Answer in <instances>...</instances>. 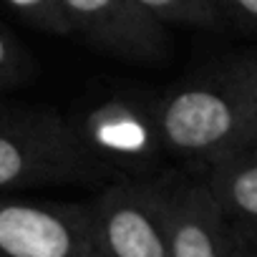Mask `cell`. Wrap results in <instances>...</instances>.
<instances>
[{
  "instance_id": "ba28073f",
  "label": "cell",
  "mask_w": 257,
  "mask_h": 257,
  "mask_svg": "<svg viewBox=\"0 0 257 257\" xmlns=\"http://www.w3.org/2000/svg\"><path fill=\"white\" fill-rule=\"evenodd\" d=\"M199 179L232 224L257 232V144L209 167Z\"/></svg>"
},
{
  "instance_id": "7c38bea8",
  "label": "cell",
  "mask_w": 257,
  "mask_h": 257,
  "mask_svg": "<svg viewBox=\"0 0 257 257\" xmlns=\"http://www.w3.org/2000/svg\"><path fill=\"white\" fill-rule=\"evenodd\" d=\"M214 3L219 6L224 21L257 33V0H214Z\"/></svg>"
},
{
  "instance_id": "3957f363",
  "label": "cell",
  "mask_w": 257,
  "mask_h": 257,
  "mask_svg": "<svg viewBox=\"0 0 257 257\" xmlns=\"http://www.w3.org/2000/svg\"><path fill=\"white\" fill-rule=\"evenodd\" d=\"M51 184H106L73 118L56 111L0 113V192Z\"/></svg>"
},
{
  "instance_id": "8fae6325",
  "label": "cell",
  "mask_w": 257,
  "mask_h": 257,
  "mask_svg": "<svg viewBox=\"0 0 257 257\" xmlns=\"http://www.w3.org/2000/svg\"><path fill=\"white\" fill-rule=\"evenodd\" d=\"M31 56L21 48V43L0 28V88L16 86L31 73Z\"/></svg>"
},
{
  "instance_id": "52a82bcc",
  "label": "cell",
  "mask_w": 257,
  "mask_h": 257,
  "mask_svg": "<svg viewBox=\"0 0 257 257\" xmlns=\"http://www.w3.org/2000/svg\"><path fill=\"white\" fill-rule=\"evenodd\" d=\"M73 33L96 48L132 63H162L172 41L164 23L137 0H63Z\"/></svg>"
},
{
  "instance_id": "9c48e42d",
  "label": "cell",
  "mask_w": 257,
  "mask_h": 257,
  "mask_svg": "<svg viewBox=\"0 0 257 257\" xmlns=\"http://www.w3.org/2000/svg\"><path fill=\"white\" fill-rule=\"evenodd\" d=\"M137 3L167 28L184 26L217 31L227 23L214 0H137Z\"/></svg>"
},
{
  "instance_id": "4fadbf2b",
  "label": "cell",
  "mask_w": 257,
  "mask_h": 257,
  "mask_svg": "<svg viewBox=\"0 0 257 257\" xmlns=\"http://www.w3.org/2000/svg\"><path fill=\"white\" fill-rule=\"evenodd\" d=\"M234 227H237V224H234ZM237 232H239V237H242V244H244L247 257H257V232H249V229H242V227H237Z\"/></svg>"
},
{
  "instance_id": "277c9868",
  "label": "cell",
  "mask_w": 257,
  "mask_h": 257,
  "mask_svg": "<svg viewBox=\"0 0 257 257\" xmlns=\"http://www.w3.org/2000/svg\"><path fill=\"white\" fill-rule=\"evenodd\" d=\"M86 204L103 257H169L159 174L106 182Z\"/></svg>"
},
{
  "instance_id": "6da1fadb",
  "label": "cell",
  "mask_w": 257,
  "mask_h": 257,
  "mask_svg": "<svg viewBox=\"0 0 257 257\" xmlns=\"http://www.w3.org/2000/svg\"><path fill=\"white\" fill-rule=\"evenodd\" d=\"M167 157L189 174L257 144V58L229 61L157 93Z\"/></svg>"
},
{
  "instance_id": "5b68a950",
  "label": "cell",
  "mask_w": 257,
  "mask_h": 257,
  "mask_svg": "<svg viewBox=\"0 0 257 257\" xmlns=\"http://www.w3.org/2000/svg\"><path fill=\"white\" fill-rule=\"evenodd\" d=\"M0 257H103L88 204L0 194Z\"/></svg>"
},
{
  "instance_id": "8992f818",
  "label": "cell",
  "mask_w": 257,
  "mask_h": 257,
  "mask_svg": "<svg viewBox=\"0 0 257 257\" xmlns=\"http://www.w3.org/2000/svg\"><path fill=\"white\" fill-rule=\"evenodd\" d=\"M159 184L169 257H247L237 227L197 174L162 172Z\"/></svg>"
},
{
  "instance_id": "7a4b0ae2",
  "label": "cell",
  "mask_w": 257,
  "mask_h": 257,
  "mask_svg": "<svg viewBox=\"0 0 257 257\" xmlns=\"http://www.w3.org/2000/svg\"><path fill=\"white\" fill-rule=\"evenodd\" d=\"M78 142L103 182L162 174L167 149L157 116V96L113 91L71 116Z\"/></svg>"
},
{
  "instance_id": "30bf717a",
  "label": "cell",
  "mask_w": 257,
  "mask_h": 257,
  "mask_svg": "<svg viewBox=\"0 0 257 257\" xmlns=\"http://www.w3.org/2000/svg\"><path fill=\"white\" fill-rule=\"evenodd\" d=\"M3 3L38 31H46L51 36H73L63 0H3Z\"/></svg>"
}]
</instances>
